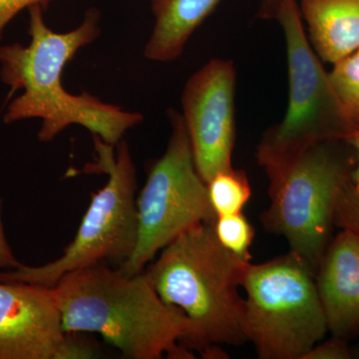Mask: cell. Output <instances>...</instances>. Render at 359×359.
I'll use <instances>...</instances> for the list:
<instances>
[{"instance_id": "6da1fadb", "label": "cell", "mask_w": 359, "mask_h": 359, "mask_svg": "<svg viewBox=\"0 0 359 359\" xmlns=\"http://www.w3.org/2000/svg\"><path fill=\"white\" fill-rule=\"evenodd\" d=\"M30 43L0 47L2 81L23 93L9 105L4 121L40 118L39 138L50 142L70 125H80L106 143L117 145L125 133L143 121L140 113L103 102L91 94L74 95L62 85V73L79 49L100 35V13L91 8L71 32H53L45 23L43 7L29 9Z\"/></svg>"}, {"instance_id": "7a4b0ae2", "label": "cell", "mask_w": 359, "mask_h": 359, "mask_svg": "<svg viewBox=\"0 0 359 359\" xmlns=\"http://www.w3.org/2000/svg\"><path fill=\"white\" fill-rule=\"evenodd\" d=\"M52 289L67 334L95 332L125 358H194L181 344L190 320L161 299L144 271L96 264L71 271Z\"/></svg>"}, {"instance_id": "3957f363", "label": "cell", "mask_w": 359, "mask_h": 359, "mask_svg": "<svg viewBox=\"0 0 359 359\" xmlns=\"http://www.w3.org/2000/svg\"><path fill=\"white\" fill-rule=\"evenodd\" d=\"M250 263L219 242L212 223L181 233L146 269L161 299L182 309L190 320L182 346L205 358H224L219 346L247 341L245 299L238 287Z\"/></svg>"}, {"instance_id": "277c9868", "label": "cell", "mask_w": 359, "mask_h": 359, "mask_svg": "<svg viewBox=\"0 0 359 359\" xmlns=\"http://www.w3.org/2000/svg\"><path fill=\"white\" fill-rule=\"evenodd\" d=\"M356 164L346 140L313 144L269 170L271 202L262 216L264 228L280 236L316 273L332 241L335 205Z\"/></svg>"}, {"instance_id": "5b68a950", "label": "cell", "mask_w": 359, "mask_h": 359, "mask_svg": "<svg viewBox=\"0 0 359 359\" xmlns=\"http://www.w3.org/2000/svg\"><path fill=\"white\" fill-rule=\"evenodd\" d=\"M95 163L88 172L107 175L108 181L94 194L76 235L62 256L39 266L21 264L11 271H0V282H20L53 287L71 271L131 257L138 236L136 168L128 144L117 145L93 135Z\"/></svg>"}, {"instance_id": "8992f818", "label": "cell", "mask_w": 359, "mask_h": 359, "mask_svg": "<svg viewBox=\"0 0 359 359\" xmlns=\"http://www.w3.org/2000/svg\"><path fill=\"white\" fill-rule=\"evenodd\" d=\"M244 330L262 359H304L328 332L316 273L290 252L263 264H249Z\"/></svg>"}, {"instance_id": "52a82bcc", "label": "cell", "mask_w": 359, "mask_h": 359, "mask_svg": "<svg viewBox=\"0 0 359 359\" xmlns=\"http://www.w3.org/2000/svg\"><path fill=\"white\" fill-rule=\"evenodd\" d=\"M275 20L285 33L289 105L282 122L266 130L257 146V163L266 172L313 144L346 140L356 131L304 32L297 0H280Z\"/></svg>"}, {"instance_id": "ba28073f", "label": "cell", "mask_w": 359, "mask_h": 359, "mask_svg": "<svg viewBox=\"0 0 359 359\" xmlns=\"http://www.w3.org/2000/svg\"><path fill=\"white\" fill-rule=\"evenodd\" d=\"M168 117L172 133L166 151L149 168L147 181L137 199L136 247L120 268L128 273H141L181 233L198 224L214 223L217 218L207 183L196 167L183 117L173 109Z\"/></svg>"}, {"instance_id": "9c48e42d", "label": "cell", "mask_w": 359, "mask_h": 359, "mask_svg": "<svg viewBox=\"0 0 359 359\" xmlns=\"http://www.w3.org/2000/svg\"><path fill=\"white\" fill-rule=\"evenodd\" d=\"M236 82L233 61L212 59L189 78L182 94V117L205 183L233 167Z\"/></svg>"}, {"instance_id": "30bf717a", "label": "cell", "mask_w": 359, "mask_h": 359, "mask_svg": "<svg viewBox=\"0 0 359 359\" xmlns=\"http://www.w3.org/2000/svg\"><path fill=\"white\" fill-rule=\"evenodd\" d=\"M63 328L52 287L0 282V359L90 358Z\"/></svg>"}, {"instance_id": "8fae6325", "label": "cell", "mask_w": 359, "mask_h": 359, "mask_svg": "<svg viewBox=\"0 0 359 359\" xmlns=\"http://www.w3.org/2000/svg\"><path fill=\"white\" fill-rule=\"evenodd\" d=\"M328 332L347 339L359 332V237L341 230L332 238L316 273Z\"/></svg>"}, {"instance_id": "7c38bea8", "label": "cell", "mask_w": 359, "mask_h": 359, "mask_svg": "<svg viewBox=\"0 0 359 359\" xmlns=\"http://www.w3.org/2000/svg\"><path fill=\"white\" fill-rule=\"evenodd\" d=\"M221 0H151L154 29L145 46L146 57L168 62L183 53L188 40ZM280 0H264L263 18H275Z\"/></svg>"}, {"instance_id": "4fadbf2b", "label": "cell", "mask_w": 359, "mask_h": 359, "mask_svg": "<svg viewBox=\"0 0 359 359\" xmlns=\"http://www.w3.org/2000/svg\"><path fill=\"white\" fill-rule=\"evenodd\" d=\"M302 20L318 57L337 62L359 48V0H301Z\"/></svg>"}, {"instance_id": "5bb4252c", "label": "cell", "mask_w": 359, "mask_h": 359, "mask_svg": "<svg viewBox=\"0 0 359 359\" xmlns=\"http://www.w3.org/2000/svg\"><path fill=\"white\" fill-rule=\"evenodd\" d=\"M207 187L216 217L242 212L252 195L247 175L233 167L215 175Z\"/></svg>"}, {"instance_id": "9a60e30c", "label": "cell", "mask_w": 359, "mask_h": 359, "mask_svg": "<svg viewBox=\"0 0 359 359\" xmlns=\"http://www.w3.org/2000/svg\"><path fill=\"white\" fill-rule=\"evenodd\" d=\"M330 84L346 117L359 129V48L334 63L328 72Z\"/></svg>"}, {"instance_id": "2e32d148", "label": "cell", "mask_w": 359, "mask_h": 359, "mask_svg": "<svg viewBox=\"0 0 359 359\" xmlns=\"http://www.w3.org/2000/svg\"><path fill=\"white\" fill-rule=\"evenodd\" d=\"M212 228L219 242L226 250L250 261V248L254 241L255 230L242 212L217 217Z\"/></svg>"}, {"instance_id": "e0dca14e", "label": "cell", "mask_w": 359, "mask_h": 359, "mask_svg": "<svg viewBox=\"0 0 359 359\" xmlns=\"http://www.w3.org/2000/svg\"><path fill=\"white\" fill-rule=\"evenodd\" d=\"M335 226L341 230H348L359 237V190L353 181L340 191L335 205Z\"/></svg>"}, {"instance_id": "ac0fdd59", "label": "cell", "mask_w": 359, "mask_h": 359, "mask_svg": "<svg viewBox=\"0 0 359 359\" xmlns=\"http://www.w3.org/2000/svg\"><path fill=\"white\" fill-rule=\"evenodd\" d=\"M353 358V351L347 346L346 339L334 337L323 342H318L304 359H349Z\"/></svg>"}, {"instance_id": "d6986e66", "label": "cell", "mask_w": 359, "mask_h": 359, "mask_svg": "<svg viewBox=\"0 0 359 359\" xmlns=\"http://www.w3.org/2000/svg\"><path fill=\"white\" fill-rule=\"evenodd\" d=\"M50 0H0V40L4 28L23 9H29L34 6L46 8Z\"/></svg>"}, {"instance_id": "ffe728a7", "label": "cell", "mask_w": 359, "mask_h": 359, "mask_svg": "<svg viewBox=\"0 0 359 359\" xmlns=\"http://www.w3.org/2000/svg\"><path fill=\"white\" fill-rule=\"evenodd\" d=\"M1 207L2 202L0 199V269L11 271V269H18L22 264H20L14 256L13 250L11 249L8 242H7L4 224H2Z\"/></svg>"}, {"instance_id": "44dd1931", "label": "cell", "mask_w": 359, "mask_h": 359, "mask_svg": "<svg viewBox=\"0 0 359 359\" xmlns=\"http://www.w3.org/2000/svg\"><path fill=\"white\" fill-rule=\"evenodd\" d=\"M346 141L355 152L356 164L353 174V183L354 187L359 190V129L349 135Z\"/></svg>"}, {"instance_id": "7402d4cb", "label": "cell", "mask_w": 359, "mask_h": 359, "mask_svg": "<svg viewBox=\"0 0 359 359\" xmlns=\"http://www.w3.org/2000/svg\"><path fill=\"white\" fill-rule=\"evenodd\" d=\"M353 358H359V346L353 351Z\"/></svg>"}]
</instances>
